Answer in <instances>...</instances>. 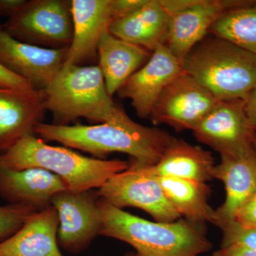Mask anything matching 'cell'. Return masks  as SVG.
<instances>
[{"label":"cell","instance_id":"cell-31","mask_svg":"<svg viewBox=\"0 0 256 256\" xmlns=\"http://www.w3.org/2000/svg\"><path fill=\"white\" fill-rule=\"evenodd\" d=\"M245 102L248 116L256 130V86L248 95Z\"/></svg>","mask_w":256,"mask_h":256},{"label":"cell","instance_id":"cell-30","mask_svg":"<svg viewBox=\"0 0 256 256\" xmlns=\"http://www.w3.org/2000/svg\"><path fill=\"white\" fill-rule=\"evenodd\" d=\"M24 2L25 0H0V16L9 18Z\"/></svg>","mask_w":256,"mask_h":256},{"label":"cell","instance_id":"cell-17","mask_svg":"<svg viewBox=\"0 0 256 256\" xmlns=\"http://www.w3.org/2000/svg\"><path fill=\"white\" fill-rule=\"evenodd\" d=\"M67 190L60 176L47 170H14L0 164V198L10 204L26 205L41 210L52 206L56 194Z\"/></svg>","mask_w":256,"mask_h":256},{"label":"cell","instance_id":"cell-29","mask_svg":"<svg viewBox=\"0 0 256 256\" xmlns=\"http://www.w3.org/2000/svg\"><path fill=\"white\" fill-rule=\"evenodd\" d=\"M208 256H256V252L238 246H230L220 247Z\"/></svg>","mask_w":256,"mask_h":256},{"label":"cell","instance_id":"cell-2","mask_svg":"<svg viewBox=\"0 0 256 256\" xmlns=\"http://www.w3.org/2000/svg\"><path fill=\"white\" fill-rule=\"evenodd\" d=\"M98 206L102 217L100 235L129 244L140 256H198L213 247L203 224L185 218L170 223L150 222L100 197Z\"/></svg>","mask_w":256,"mask_h":256},{"label":"cell","instance_id":"cell-15","mask_svg":"<svg viewBox=\"0 0 256 256\" xmlns=\"http://www.w3.org/2000/svg\"><path fill=\"white\" fill-rule=\"evenodd\" d=\"M214 178L223 182L226 198L214 212L213 224L220 228L233 222L236 212L256 193V150L254 146L234 154H222Z\"/></svg>","mask_w":256,"mask_h":256},{"label":"cell","instance_id":"cell-24","mask_svg":"<svg viewBox=\"0 0 256 256\" xmlns=\"http://www.w3.org/2000/svg\"><path fill=\"white\" fill-rule=\"evenodd\" d=\"M38 210L26 205L0 206V242L10 238L23 226Z\"/></svg>","mask_w":256,"mask_h":256},{"label":"cell","instance_id":"cell-28","mask_svg":"<svg viewBox=\"0 0 256 256\" xmlns=\"http://www.w3.org/2000/svg\"><path fill=\"white\" fill-rule=\"evenodd\" d=\"M146 0H112V21L126 16L142 6Z\"/></svg>","mask_w":256,"mask_h":256},{"label":"cell","instance_id":"cell-14","mask_svg":"<svg viewBox=\"0 0 256 256\" xmlns=\"http://www.w3.org/2000/svg\"><path fill=\"white\" fill-rule=\"evenodd\" d=\"M46 111L44 90L0 88V154L24 136H36Z\"/></svg>","mask_w":256,"mask_h":256},{"label":"cell","instance_id":"cell-1","mask_svg":"<svg viewBox=\"0 0 256 256\" xmlns=\"http://www.w3.org/2000/svg\"><path fill=\"white\" fill-rule=\"evenodd\" d=\"M36 136L70 149L89 153L94 158L106 160L114 152L124 153L138 164H156L174 137L159 128L146 127L124 114L114 122L84 126H56L40 122Z\"/></svg>","mask_w":256,"mask_h":256},{"label":"cell","instance_id":"cell-3","mask_svg":"<svg viewBox=\"0 0 256 256\" xmlns=\"http://www.w3.org/2000/svg\"><path fill=\"white\" fill-rule=\"evenodd\" d=\"M0 164L14 170H47L60 176L68 190L82 192L98 190L114 175L128 169L129 162L88 158L66 146H50L35 134H28L0 154Z\"/></svg>","mask_w":256,"mask_h":256},{"label":"cell","instance_id":"cell-18","mask_svg":"<svg viewBox=\"0 0 256 256\" xmlns=\"http://www.w3.org/2000/svg\"><path fill=\"white\" fill-rule=\"evenodd\" d=\"M169 22V14L160 0H146L132 12L111 22L108 31L152 53L158 46L166 45Z\"/></svg>","mask_w":256,"mask_h":256},{"label":"cell","instance_id":"cell-26","mask_svg":"<svg viewBox=\"0 0 256 256\" xmlns=\"http://www.w3.org/2000/svg\"><path fill=\"white\" fill-rule=\"evenodd\" d=\"M234 220L244 226L256 228V193L240 205Z\"/></svg>","mask_w":256,"mask_h":256},{"label":"cell","instance_id":"cell-9","mask_svg":"<svg viewBox=\"0 0 256 256\" xmlns=\"http://www.w3.org/2000/svg\"><path fill=\"white\" fill-rule=\"evenodd\" d=\"M218 99L188 74L170 82L153 108L150 119L175 131L192 130L218 102Z\"/></svg>","mask_w":256,"mask_h":256},{"label":"cell","instance_id":"cell-13","mask_svg":"<svg viewBox=\"0 0 256 256\" xmlns=\"http://www.w3.org/2000/svg\"><path fill=\"white\" fill-rule=\"evenodd\" d=\"M252 0H194L188 9L170 16L166 46L182 63L197 44L206 37L210 26L222 15L250 4Z\"/></svg>","mask_w":256,"mask_h":256},{"label":"cell","instance_id":"cell-25","mask_svg":"<svg viewBox=\"0 0 256 256\" xmlns=\"http://www.w3.org/2000/svg\"><path fill=\"white\" fill-rule=\"evenodd\" d=\"M222 240L220 247L238 246L256 252V228L244 226L234 220L220 228Z\"/></svg>","mask_w":256,"mask_h":256},{"label":"cell","instance_id":"cell-10","mask_svg":"<svg viewBox=\"0 0 256 256\" xmlns=\"http://www.w3.org/2000/svg\"><path fill=\"white\" fill-rule=\"evenodd\" d=\"M192 132L198 142L220 156L252 148L256 134L246 110L245 100H218Z\"/></svg>","mask_w":256,"mask_h":256},{"label":"cell","instance_id":"cell-5","mask_svg":"<svg viewBox=\"0 0 256 256\" xmlns=\"http://www.w3.org/2000/svg\"><path fill=\"white\" fill-rule=\"evenodd\" d=\"M182 66L218 100H245L256 86V56L214 35L197 44Z\"/></svg>","mask_w":256,"mask_h":256},{"label":"cell","instance_id":"cell-8","mask_svg":"<svg viewBox=\"0 0 256 256\" xmlns=\"http://www.w3.org/2000/svg\"><path fill=\"white\" fill-rule=\"evenodd\" d=\"M99 198L95 190H64L52 198V206L56 210L60 220L58 245L66 252L80 254L100 235L102 217Z\"/></svg>","mask_w":256,"mask_h":256},{"label":"cell","instance_id":"cell-4","mask_svg":"<svg viewBox=\"0 0 256 256\" xmlns=\"http://www.w3.org/2000/svg\"><path fill=\"white\" fill-rule=\"evenodd\" d=\"M44 90L46 110L56 126H69L78 118L105 124L127 114L109 95L99 66H62Z\"/></svg>","mask_w":256,"mask_h":256},{"label":"cell","instance_id":"cell-7","mask_svg":"<svg viewBox=\"0 0 256 256\" xmlns=\"http://www.w3.org/2000/svg\"><path fill=\"white\" fill-rule=\"evenodd\" d=\"M97 192L100 198L112 206L120 210L140 208L156 222L170 223L182 217L170 204L150 165L130 162L128 169L114 175Z\"/></svg>","mask_w":256,"mask_h":256},{"label":"cell","instance_id":"cell-33","mask_svg":"<svg viewBox=\"0 0 256 256\" xmlns=\"http://www.w3.org/2000/svg\"><path fill=\"white\" fill-rule=\"evenodd\" d=\"M254 148H255V150H256V134L255 139H254Z\"/></svg>","mask_w":256,"mask_h":256},{"label":"cell","instance_id":"cell-23","mask_svg":"<svg viewBox=\"0 0 256 256\" xmlns=\"http://www.w3.org/2000/svg\"><path fill=\"white\" fill-rule=\"evenodd\" d=\"M208 32L256 56V1L227 12Z\"/></svg>","mask_w":256,"mask_h":256},{"label":"cell","instance_id":"cell-16","mask_svg":"<svg viewBox=\"0 0 256 256\" xmlns=\"http://www.w3.org/2000/svg\"><path fill=\"white\" fill-rule=\"evenodd\" d=\"M74 33L62 66H80L98 54L101 36L112 21V0H72Z\"/></svg>","mask_w":256,"mask_h":256},{"label":"cell","instance_id":"cell-19","mask_svg":"<svg viewBox=\"0 0 256 256\" xmlns=\"http://www.w3.org/2000/svg\"><path fill=\"white\" fill-rule=\"evenodd\" d=\"M58 224L54 207L38 210L16 234L0 242V256H64L57 238Z\"/></svg>","mask_w":256,"mask_h":256},{"label":"cell","instance_id":"cell-20","mask_svg":"<svg viewBox=\"0 0 256 256\" xmlns=\"http://www.w3.org/2000/svg\"><path fill=\"white\" fill-rule=\"evenodd\" d=\"M152 52L111 34L108 30L98 45L99 67L109 95L117 94L126 80L150 60Z\"/></svg>","mask_w":256,"mask_h":256},{"label":"cell","instance_id":"cell-32","mask_svg":"<svg viewBox=\"0 0 256 256\" xmlns=\"http://www.w3.org/2000/svg\"><path fill=\"white\" fill-rule=\"evenodd\" d=\"M124 256H140L136 252H128Z\"/></svg>","mask_w":256,"mask_h":256},{"label":"cell","instance_id":"cell-22","mask_svg":"<svg viewBox=\"0 0 256 256\" xmlns=\"http://www.w3.org/2000/svg\"><path fill=\"white\" fill-rule=\"evenodd\" d=\"M158 180L178 214L194 223L213 224L215 210L208 204L210 190L206 183L170 176H158Z\"/></svg>","mask_w":256,"mask_h":256},{"label":"cell","instance_id":"cell-21","mask_svg":"<svg viewBox=\"0 0 256 256\" xmlns=\"http://www.w3.org/2000/svg\"><path fill=\"white\" fill-rule=\"evenodd\" d=\"M215 166L212 152L174 138L161 159L156 164L150 166V169L158 176L206 183L214 178Z\"/></svg>","mask_w":256,"mask_h":256},{"label":"cell","instance_id":"cell-27","mask_svg":"<svg viewBox=\"0 0 256 256\" xmlns=\"http://www.w3.org/2000/svg\"><path fill=\"white\" fill-rule=\"evenodd\" d=\"M0 88L28 89L33 88L26 80L12 73L0 64Z\"/></svg>","mask_w":256,"mask_h":256},{"label":"cell","instance_id":"cell-11","mask_svg":"<svg viewBox=\"0 0 256 256\" xmlns=\"http://www.w3.org/2000/svg\"><path fill=\"white\" fill-rule=\"evenodd\" d=\"M183 73L182 63L166 45H162L152 53L148 62L126 80L116 94L120 98L130 99L140 118H150L165 88Z\"/></svg>","mask_w":256,"mask_h":256},{"label":"cell","instance_id":"cell-12","mask_svg":"<svg viewBox=\"0 0 256 256\" xmlns=\"http://www.w3.org/2000/svg\"><path fill=\"white\" fill-rule=\"evenodd\" d=\"M67 50L24 43L10 36L0 24V64L36 90H45L50 85L62 68Z\"/></svg>","mask_w":256,"mask_h":256},{"label":"cell","instance_id":"cell-6","mask_svg":"<svg viewBox=\"0 0 256 256\" xmlns=\"http://www.w3.org/2000/svg\"><path fill=\"white\" fill-rule=\"evenodd\" d=\"M2 26L10 36L24 43L68 48L74 33L70 1L25 0Z\"/></svg>","mask_w":256,"mask_h":256}]
</instances>
